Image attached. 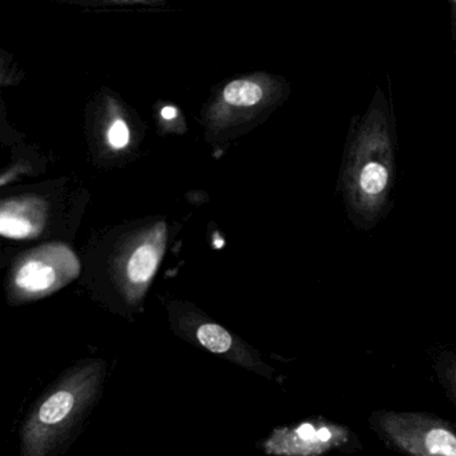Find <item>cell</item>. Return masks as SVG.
I'll return each mask as SVG.
<instances>
[{"mask_svg": "<svg viewBox=\"0 0 456 456\" xmlns=\"http://www.w3.org/2000/svg\"><path fill=\"white\" fill-rule=\"evenodd\" d=\"M161 114L165 119L170 121V119L175 118V116H177V110H175V108H173V106H167V108L162 109Z\"/></svg>", "mask_w": 456, "mask_h": 456, "instance_id": "13", "label": "cell"}, {"mask_svg": "<svg viewBox=\"0 0 456 456\" xmlns=\"http://www.w3.org/2000/svg\"><path fill=\"white\" fill-rule=\"evenodd\" d=\"M0 231L4 237H12V239H23L31 233V225L25 218L9 216L4 212L2 220H0Z\"/></svg>", "mask_w": 456, "mask_h": 456, "instance_id": "10", "label": "cell"}, {"mask_svg": "<svg viewBox=\"0 0 456 456\" xmlns=\"http://www.w3.org/2000/svg\"><path fill=\"white\" fill-rule=\"evenodd\" d=\"M55 280L54 269L41 261H28L15 277L18 287L30 293L46 292L54 285Z\"/></svg>", "mask_w": 456, "mask_h": 456, "instance_id": "6", "label": "cell"}, {"mask_svg": "<svg viewBox=\"0 0 456 456\" xmlns=\"http://www.w3.org/2000/svg\"><path fill=\"white\" fill-rule=\"evenodd\" d=\"M178 333L186 340L193 341L201 348L225 357L240 367L255 370L266 378L272 375V368L261 360L257 351L220 324L201 320L194 322L191 327H183Z\"/></svg>", "mask_w": 456, "mask_h": 456, "instance_id": "5", "label": "cell"}, {"mask_svg": "<svg viewBox=\"0 0 456 456\" xmlns=\"http://www.w3.org/2000/svg\"><path fill=\"white\" fill-rule=\"evenodd\" d=\"M451 28H452V39L456 45V0H450Z\"/></svg>", "mask_w": 456, "mask_h": 456, "instance_id": "12", "label": "cell"}, {"mask_svg": "<svg viewBox=\"0 0 456 456\" xmlns=\"http://www.w3.org/2000/svg\"><path fill=\"white\" fill-rule=\"evenodd\" d=\"M436 372L445 391L456 404V354H443L437 359Z\"/></svg>", "mask_w": 456, "mask_h": 456, "instance_id": "9", "label": "cell"}, {"mask_svg": "<svg viewBox=\"0 0 456 456\" xmlns=\"http://www.w3.org/2000/svg\"><path fill=\"white\" fill-rule=\"evenodd\" d=\"M373 426L408 456H456V431L442 419L419 412L379 411Z\"/></svg>", "mask_w": 456, "mask_h": 456, "instance_id": "3", "label": "cell"}, {"mask_svg": "<svg viewBox=\"0 0 456 456\" xmlns=\"http://www.w3.org/2000/svg\"><path fill=\"white\" fill-rule=\"evenodd\" d=\"M263 97L260 85L249 81L231 82L224 90V100L232 106H255Z\"/></svg>", "mask_w": 456, "mask_h": 456, "instance_id": "8", "label": "cell"}, {"mask_svg": "<svg viewBox=\"0 0 456 456\" xmlns=\"http://www.w3.org/2000/svg\"><path fill=\"white\" fill-rule=\"evenodd\" d=\"M349 439L348 428L330 421H305L274 429L261 444L268 455L322 456Z\"/></svg>", "mask_w": 456, "mask_h": 456, "instance_id": "4", "label": "cell"}, {"mask_svg": "<svg viewBox=\"0 0 456 456\" xmlns=\"http://www.w3.org/2000/svg\"><path fill=\"white\" fill-rule=\"evenodd\" d=\"M105 372L97 360L68 370L26 419L20 456H54L97 402Z\"/></svg>", "mask_w": 456, "mask_h": 456, "instance_id": "2", "label": "cell"}, {"mask_svg": "<svg viewBox=\"0 0 456 456\" xmlns=\"http://www.w3.org/2000/svg\"><path fill=\"white\" fill-rule=\"evenodd\" d=\"M395 172L394 110L378 87L364 116L352 119L336 186L357 229L370 231L391 212Z\"/></svg>", "mask_w": 456, "mask_h": 456, "instance_id": "1", "label": "cell"}, {"mask_svg": "<svg viewBox=\"0 0 456 456\" xmlns=\"http://www.w3.org/2000/svg\"><path fill=\"white\" fill-rule=\"evenodd\" d=\"M159 253L151 245H142L137 248L129 264H127V276L133 284H145L156 273L159 266Z\"/></svg>", "mask_w": 456, "mask_h": 456, "instance_id": "7", "label": "cell"}, {"mask_svg": "<svg viewBox=\"0 0 456 456\" xmlns=\"http://www.w3.org/2000/svg\"><path fill=\"white\" fill-rule=\"evenodd\" d=\"M108 140L114 149L125 148L130 141V132L126 122L122 121V119L114 121L110 130H109Z\"/></svg>", "mask_w": 456, "mask_h": 456, "instance_id": "11", "label": "cell"}]
</instances>
